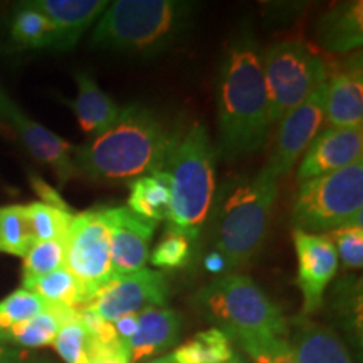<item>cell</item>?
<instances>
[{
	"label": "cell",
	"mask_w": 363,
	"mask_h": 363,
	"mask_svg": "<svg viewBox=\"0 0 363 363\" xmlns=\"http://www.w3.org/2000/svg\"><path fill=\"white\" fill-rule=\"evenodd\" d=\"M65 239L35 242L24 256L22 264V288H27L35 279L65 267Z\"/></svg>",
	"instance_id": "31"
},
{
	"label": "cell",
	"mask_w": 363,
	"mask_h": 363,
	"mask_svg": "<svg viewBox=\"0 0 363 363\" xmlns=\"http://www.w3.org/2000/svg\"><path fill=\"white\" fill-rule=\"evenodd\" d=\"M113 328H115L118 338L121 340L125 345L133 338L136 333V328H138V315H126L118 318V320L113 321Z\"/></svg>",
	"instance_id": "38"
},
{
	"label": "cell",
	"mask_w": 363,
	"mask_h": 363,
	"mask_svg": "<svg viewBox=\"0 0 363 363\" xmlns=\"http://www.w3.org/2000/svg\"><path fill=\"white\" fill-rule=\"evenodd\" d=\"M298 184L331 174L363 160V126L325 128L299 158Z\"/></svg>",
	"instance_id": "15"
},
{
	"label": "cell",
	"mask_w": 363,
	"mask_h": 363,
	"mask_svg": "<svg viewBox=\"0 0 363 363\" xmlns=\"http://www.w3.org/2000/svg\"><path fill=\"white\" fill-rule=\"evenodd\" d=\"M145 363H179L174 358V355H163V357H158V358H150V360H147Z\"/></svg>",
	"instance_id": "42"
},
{
	"label": "cell",
	"mask_w": 363,
	"mask_h": 363,
	"mask_svg": "<svg viewBox=\"0 0 363 363\" xmlns=\"http://www.w3.org/2000/svg\"><path fill=\"white\" fill-rule=\"evenodd\" d=\"M337 249L338 259L347 269L363 266V225H347L326 234Z\"/></svg>",
	"instance_id": "35"
},
{
	"label": "cell",
	"mask_w": 363,
	"mask_h": 363,
	"mask_svg": "<svg viewBox=\"0 0 363 363\" xmlns=\"http://www.w3.org/2000/svg\"><path fill=\"white\" fill-rule=\"evenodd\" d=\"M217 150L207 128L194 123L184 131L165 172L170 177L172 207L167 230L195 242L201 238L216 195Z\"/></svg>",
	"instance_id": "5"
},
{
	"label": "cell",
	"mask_w": 363,
	"mask_h": 363,
	"mask_svg": "<svg viewBox=\"0 0 363 363\" xmlns=\"http://www.w3.org/2000/svg\"><path fill=\"white\" fill-rule=\"evenodd\" d=\"M128 189L130 195L126 207L133 214L157 224L169 220L172 192L170 177L165 170L131 180Z\"/></svg>",
	"instance_id": "22"
},
{
	"label": "cell",
	"mask_w": 363,
	"mask_h": 363,
	"mask_svg": "<svg viewBox=\"0 0 363 363\" xmlns=\"http://www.w3.org/2000/svg\"><path fill=\"white\" fill-rule=\"evenodd\" d=\"M48 310V303L29 289L19 288L0 299V333Z\"/></svg>",
	"instance_id": "32"
},
{
	"label": "cell",
	"mask_w": 363,
	"mask_h": 363,
	"mask_svg": "<svg viewBox=\"0 0 363 363\" xmlns=\"http://www.w3.org/2000/svg\"><path fill=\"white\" fill-rule=\"evenodd\" d=\"M192 259V242L184 235L165 230L160 242L150 251L148 262L158 269H180Z\"/></svg>",
	"instance_id": "34"
},
{
	"label": "cell",
	"mask_w": 363,
	"mask_h": 363,
	"mask_svg": "<svg viewBox=\"0 0 363 363\" xmlns=\"http://www.w3.org/2000/svg\"><path fill=\"white\" fill-rule=\"evenodd\" d=\"M363 2L352 0L331 7L318 21L315 38L330 54H347L362 48Z\"/></svg>",
	"instance_id": "21"
},
{
	"label": "cell",
	"mask_w": 363,
	"mask_h": 363,
	"mask_svg": "<svg viewBox=\"0 0 363 363\" xmlns=\"http://www.w3.org/2000/svg\"><path fill=\"white\" fill-rule=\"evenodd\" d=\"M29 185H30V189L35 192V195H39L40 202L45 203V206L61 208V211H72L69 203H67L65 199L61 197V194H59L54 187H51V185H49L48 182L43 179V177H39L35 174H29Z\"/></svg>",
	"instance_id": "37"
},
{
	"label": "cell",
	"mask_w": 363,
	"mask_h": 363,
	"mask_svg": "<svg viewBox=\"0 0 363 363\" xmlns=\"http://www.w3.org/2000/svg\"><path fill=\"white\" fill-rule=\"evenodd\" d=\"M195 306L216 328L227 335L269 333L286 338L288 320L256 281L239 272H225L203 286L194 298Z\"/></svg>",
	"instance_id": "6"
},
{
	"label": "cell",
	"mask_w": 363,
	"mask_h": 363,
	"mask_svg": "<svg viewBox=\"0 0 363 363\" xmlns=\"http://www.w3.org/2000/svg\"><path fill=\"white\" fill-rule=\"evenodd\" d=\"M203 267H206V271L211 272V274H216V276H222L225 274V272H229L227 269V262L224 259V256L219 254L217 251H211L207 254L206 257H203Z\"/></svg>",
	"instance_id": "39"
},
{
	"label": "cell",
	"mask_w": 363,
	"mask_h": 363,
	"mask_svg": "<svg viewBox=\"0 0 363 363\" xmlns=\"http://www.w3.org/2000/svg\"><path fill=\"white\" fill-rule=\"evenodd\" d=\"M325 123L328 128L363 126V71L362 54L328 76L325 94Z\"/></svg>",
	"instance_id": "16"
},
{
	"label": "cell",
	"mask_w": 363,
	"mask_h": 363,
	"mask_svg": "<svg viewBox=\"0 0 363 363\" xmlns=\"http://www.w3.org/2000/svg\"><path fill=\"white\" fill-rule=\"evenodd\" d=\"M65 267L83 286L88 303L115 279L103 207L74 214L65 238Z\"/></svg>",
	"instance_id": "9"
},
{
	"label": "cell",
	"mask_w": 363,
	"mask_h": 363,
	"mask_svg": "<svg viewBox=\"0 0 363 363\" xmlns=\"http://www.w3.org/2000/svg\"><path fill=\"white\" fill-rule=\"evenodd\" d=\"M182 333V316L167 306L147 308L138 313V328L126 343L130 362L138 363L150 357L170 350L179 343Z\"/></svg>",
	"instance_id": "19"
},
{
	"label": "cell",
	"mask_w": 363,
	"mask_h": 363,
	"mask_svg": "<svg viewBox=\"0 0 363 363\" xmlns=\"http://www.w3.org/2000/svg\"><path fill=\"white\" fill-rule=\"evenodd\" d=\"M291 220L294 229L321 235L363 225V160L299 184Z\"/></svg>",
	"instance_id": "7"
},
{
	"label": "cell",
	"mask_w": 363,
	"mask_h": 363,
	"mask_svg": "<svg viewBox=\"0 0 363 363\" xmlns=\"http://www.w3.org/2000/svg\"><path fill=\"white\" fill-rule=\"evenodd\" d=\"M276 197L278 179L266 167L252 177H234L216 190L207 219L208 238L229 272L247 266L261 252Z\"/></svg>",
	"instance_id": "3"
},
{
	"label": "cell",
	"mask_w": 363,
	"mask_h": 363,
	"mask_svg": "<svg viewBox=\"0 0 363 363\" xmlns=\"http://www.w3.org/2000/svg\"><path fill=\"white\" fill-rule=\"evenodd\" d=\"M4 121L17 131L27 152L35 160L43 165H48L52 170L59 184L65 185L69 180L79 177L74 163L76 145L69 143L66 138L27 116L13 101L9 106Z\"/></svg>",
	"instance_id": "14"
},
{
	"label": "cell",
	"mask_w": 363,
	"mask_h": 363,
	"mask_svg": "<svg viewBox=\"0 0 363 363\" xmlns=\"http://www.w3.org/2000/svg\"><path fill=\"white\" fill-rule=\"evenodd\" d=\"M65 325L57 306H49L30 320L22 321L13 328L0 333V343L22 348H40L52 345L57 331Z\"/></svg>",
	"instance_id": "24"
},
{
	"label": "cell",
	"mask_w": 363,
	"mask_h": 363,
	"mask_svg": "<svg viewBox=\"0 0 363 363\" xmlns=\"http://www.w3.org/2000/svg\"><path fill=\"white\" fill-rule=\"evenodd\" d=\"M326 83L278 121L276 143L266 169L276 179L289 174L325 123Z\"/></svg>",
	"instance_id": "11"
},
{
	"label": "cell",
	"mask_w": 363,
	"mask_h": 363,
	"mask_svg": "<svg viewBox=\"0 0 363 363\" xmlns=\"http://www.w3.org/2000/svg\"><path fill=\"white\" fill-rule=\"evenodd\" d=\"M234 353L229 335L214 326L180 345L172 355L179 363H225Z\"/></svg>",
	"instance_id": "26"
},
{
	"label": "cell",
	"mask_w": 363,
	"mask_h": 363,
	"mask_svg": "<svg viewBox=\"0 0 363 363\" xmlns=\"http://www.w3.org/2000/svg\"><path fill=\"white\" fill-rule=\"evenodd\" d=\"M24 207L35 242L61 240L66 238L74 212L61 211V208L45 206L43 202H30Z\"/></svg>",
	"instance_id": "30"
},
{
	"label": "cell",
	"mask_w": 363,
	"mask_h": 363,
	"mask_svg": "<svg viewBox=\"0 0 363 363\" xmlns=\"http://www.w3.org/2000/svg\"><path fill=\"white\" fill-rule=\"evenodd\" d=\"M56 30V51H71L96 22L110 2L106 0H33Z\"/></svg>",
	"instance_id": "17"
},
{
	"label": "cell",
	"mask_w": 363,
	"mask_h": 363,
	"mask_svg": "<svg viewBox=\"0 0 363 363\" xmlns=\"http://www.w3.org/2000/svg\"><path fill=\"white\" fill-rule=\"evenodd\" d=\"M286 337L296 363H353L338 335L310 316L291 318Z\"/></svg>",
	"instance_id": "18"
},
{
	"label": "cell",
	"mask_w": 363,
	"mask_h": 363,
	"mask_svg": "<svg viewBox=\"0 0 363 363\" xmlns=\"http://www.w3.org/2000/svg\"><path fill=\"white\" fill-rule=\"evenodd\" d=\"M170 286L163 271L143 269L115 278L86 305L103 320L113 321L126 315H138L147 308L165 306Z\"/></svg>",
	"instance_id": "10"
},
{
	"label": "cell",
	"mask_w": 363,
	"mask_h": 363,
	"mask_svg": "<svg viewBox=\"0 0 363 363\" xmlns=\"http://www.w3.org/2000/svg\"><path fill=\"white\" fill-rule=\"evenodd\" d=\"M293 242L298 257L296 283L303 296V316H310L323 306L325 293L337 274L340 259L328 235L294 229Z\"/></svg>",
	"instance_id": "12"
},
{
	"label": "cell",
	"mask_w": 363,
	"mask_h": 363,
	"mask_svg": "<svg viewBox=\"0 0 363 363\" xmlns=\"http://www.w3.org/2000/svg\"><path fill=\"white\" fill-rule=\"evenodd\" d=\"M261 51L251 29L227 45L217 79V155L225 160L252 155L272 130Z\"/></svg>",
	"instance_id": "2"
},
{
	"label": "cell",
	"mask_w": 363,
	"mask_h": 363,
	"mask_svg": "<svg viewBox=\"0 0 363 363\" xmlns=\"http://www.w3.org/2000/svg\"><path fill=\"white\" fill-rule=\"evenodd\" d=\"M331 310L353 345L362 348V279L345 276L331 291Z\"/></svg>",
	"instance_id": "25"
},
{
	"label": "cell",
	"mask_w": 363,
	"mask_h": 363,
	"mask_svg": "<svg viewBox=\"0 0 363 363\" xmlns=\"http://www.w3.org/2000/svg\"><path fill=\"white\" fill-rule=\"evenodd\" d=\"M89 363H131L128 347L121 340L101 343L91 338Z\"/></svg>",
	"instance_id": "36"
},
{
	"label": "cell",
	"mask_w": 363,
	"mask_h": 363,
	"mask_svg": "<svg viewBox=\"0 0 363 363\" xmlns=\"http://www.w3.org/2000/svg\"><path fill=\"white\" fill-rule=\"evenodd\" d=\"M22 352L11 345L0 343V363H21Z\"/></svg>",
	"instance_id": "40"
},
{
	"label": "cell",
	"mask_w": 363,
	"mask_h": 363,
	"mask_svg": "<svg viewBox=\"0 0 363 363\" xmlns=\"http://www.w3.org/2000/svg\"><path fill=\"white\" fill-rule=\"evenodd\" d=\"M12 104V99L9 98V94L0 88V120H6V113L9 110V106Z\"/></svg>",
	"instance_id": "41"
},
{
	"label": "cell",
	"mask_w": 363,
	"mask_h": 363,
	"mask_svg": "<svg viewBox=\"0 0 363 363\" xmlns=\"http://www.w3.org/2000/svg\"><path fill=\"white\" fill-rule=\"evenodd\" d=\"M78 94L74 99L59 98L71 108L84 133L96 136L118 121L123 106L99 88L94 76L88 71L74 72Z\"/></svg>",
	"instance_id": "20"
},
{
	"label": "cell",
	"mask_w": 363,
	"mask_h": 363,
	"mask_svg": "<svg viewBox=\"0 0 363 363\" xmlns=\"http://www.w3.org/2000/svg\"><path fill=\"white\" fill-rule=\"evenodd\" d=\"M103 214L110 235L115 278L143 269L150 259L157 222L133 214L126 206L103 207Z\"/></svg>",
	"instance_id": "13"
},
{
	"label": "cell",
	"mask_w": 363,
	"mask_h": 363,
	"mask_svg": "<svg viewBox=\"0 0 363 363\" xmlns=\"http://www.w3.org/2000/svg\"><path fill=\"white\" fill-rule=\"evenodd\" d=\"M182 131L155 110L133 103L123 106L113 126L74 150L78 175L96 184H130L169 165Z\"/></svg>",
	"instance_id": "1"
},
{
	"label": "cell",
	"mask_w": 363,
	"mask_h": 363,
	"mask_svg": "<svg viewBox=\"0 0 363 363\" xmlns=\"http://www.w3.org/2000/svg\"><path fill=\"white\" fill-rule=\"evenodd\" d=\"M35 244L24 206H0V252L24 257Z\"/></svg>",
	"instance_id": "28"
},
{
	"label": "cell",
	"mask_w": 363,
	"mask_h": 363,
	"mask_svg": "<svg viewBox=\"0 0 363 363\" xmlns=\"http://www.w3.org/2000/svg\"><path fill=\"white\" fill-rule=\"evenodd\" d=\"M252 363H296L288 340L269 333H235L229 337Z\"/></svg>",
	"instance_id": "29"
},
{
	"label": "cell",
	"mask_w": 363,
	"mask_h": 363,
	"mask_svg": "<svg viewBox=\"0 0 363 363\" xmlns=\"http://www.w3.org/2000/svg\"><path fill=\"white\" fill-rule=\"evenodd\" d=\"M225 363H247V362L244 360V358H240L239 355H235V353H234L233 358H230V360H227Z\"/></svg>",
	"instance_id": "43"
},
{
	"label": "cell",
	"mask_w": 363,
	"mask_h": 363,
	"mask_svg": "<svg viewBox=\"0 0 363 363\" xmlns=\"http://www.w3.org/2000/svg\"><path fill=\"white\" fill-rule=\"evenodd\" d=\"M24 289L38 294L49 306H65L78 310V308L88 305V296H86L83 286L66 267L35 279Z\"/></svg>",
	"instance_id": "27"
},
{
	"label": "cell",
	"mask_w": 363,
	"mask_h": 363,
	"mask_svg": "<svg viewBox=\"0 0 363 363\" xmlns=\"http://www.w3.org/2000/svg\"><path fill=\"white\" fill-rule=\"evenodd\" d=\"M272 123L301 104L328 81L330 69L316 51L299 39L271 44L261 52Z\"/></svg>",
	"instance_id": "8"
},
{
	"label": "cell",
	"mask_w": 363,
	"mask_h": 363,
	"mask_svg": "<svg viewBox=\"0 0 363 363\" xmlns=\"http://www.w3.org/2000/svg\"><path fill=\"white\" fill-rule=\"evenodd\" d=\"M11 39L19 49H49L56 45V30L43 12L22 2L12 13Z\"/></svg>",
	"instance_id": "23"
},
{
	"label": "cell",
	"mask_w": 363,
	"mask_h": 363,
	"mask_svg": "<svg viewBox=\"0 0 363 363\" xmlns=\"http://www.w3.org/2000/svg\"><path fill=\"white\" fill-rule=\"evenodd\" d=\"M52 347L66 363H89L91 337L79 316L59 328Z\"/></svg>",
	"instance_id": "33"
},
{
	"label": "cell",
	"mask_w": 363,
	"mask_h": 363,
	"mask_svg": "<svg viewBox=\"0 0 363 363\" xmlns=\"http://www.w3.org/2000/svg\"><path fill=\"white\" fill-rule=\"evenodd\" d=\"M195 12L182 0L110 2L91 34V45L126 56H157L179 43Z\"/></svg>",
	"instance_id": "4"
}]
</instances>
